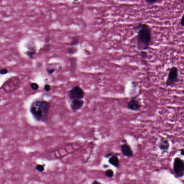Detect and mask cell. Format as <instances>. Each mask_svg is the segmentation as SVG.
Listing matches in <instances>:
<instances>
[{
	"instance_id": "obj_2",
	"label": "cell",
	"mask_w": 184,
	"mask_h": 184,
	"mask_svg": "<svg viewBox=\"0 0 184 184\" xmlns=\"http://www.w3.org/2000/svg\"><path fill=\"white\" fill-rule=\"evenodd\" d=\"M50 104L46 100H36L31 104L30 112L36 121L45 122L47 118Z\"/></svg>"
},
{
	"instance_id": "obj_14",
	"label": "cell",
	"mask_w": 184,
	"mask_h": 184,
	"mask_svg": "<svg viewBox=\"0 0 184 184\" xmlns=\"http://www.w3.org/2000/svg\"><path fill=\"white\" fill-rule=\"evenodd\" d=\"M36 170L40 172H42L44 171L45 170V168H44V166L42 165L41 164H37L36 166Z\"/></svg>"
},
{
	"instance_id": "obj_5",
	"label": "cell",
	"mask_w": 184,
	"mask_h": 184,
	"mask_svg": "<svg viewBox=\"0 0 184 184\" xmlns=\"http://www.w3.org/2000/svg\"><path fill=\"white\" fill-rule=\"evenodd\" d=\"M173 170L176 176L178 177H182L184 175V160L180 158L176 157L173 163Z\"/></svg>"
},
{
	"instance_id": "obj_25",
	"label": "cell",
	"mask_w": 184,
	"mask_h": 184,
	"mask_svg": "<svg viewBox=\"0 0 184 184\" xmlns=\"http://www.w3.org/2000/svg\"><path fill=\"white\" fill-rule=\"evenodd\" d=\"M180 153L181 155L184 156V149H182L180 150Z\"/></svg>"
},
{
	"instance_id": "obj_18",
	"label": "cell",
	"mask_w": 184,
	"mask_h": 184,
	"mask_svg": "<svg viewBox=\"0 0 184 184\" xmlns=\"http://www.w3.org/2000/svg\"><path fill=\"white\" fill-rule=\"evenodd\" d=\"M44 90L46 92H49L51 90V87L49 85L46 84L44 86Z\"/></svg>"
},
{
	"instance_id": "obj_21",
	"label": "cell",
	"mask_w": 184,
	"mask_h": 184,
	"mask_svg": "<svg viewBox=\"0 0 184 184\" xmlns=\"http://www.w3.org/2000/svg\"><path fill=\"white\" fill-rule=\"evenodd\" d=\"M184 15H183L180 21V24L182 27L184 26Z\"/></svg>"
},
{
	"instance_id": "obj_1",
	"label": "cell",
	"mask_w": 184,
	"mask_h": 184,
	"mask_svg": "<svg viewBox=\"0 0 184 184\" xmlns=\"http://www.w3.org/2000/svg\"><path fill=\"white\" fill-rule=\"evenodd\" d=\"M133 29L137 32L136 36V46L140 51H146L149 48L151 40V30L147 24L138 23Z\"/></svg>"
},
{
	"instance_id": "obj_22",
	"label": "cell",
	"mask_w": 184,
	"mask_h": 184,
	"mask_svg": "<svg viewBox=\"0 0 184 184\" xmlns=\"http://www.w3.org/2000/svg\"><path fill=\"white\" fill-rule=\"evenodd\" d=\"M78 43H79V42H78V41L77 40H76V41H73L72 42V44H71V45H72V46L76 45H77V44H78Z\"/></svg>"
},
{
	"instance_id": "obj_24",
	"label": "cell",
	"mask_w": 184,
	"mask_h": 184,
	"mask_svg": "<svg viewBox=\"0 0 184 184\" xmlns=\"http://www.w3.org/2000/svg\"><path fill=\"white\" fill-rule=\"evenodd\" d=\"M92 184H102L100 183L98 181H96V180H95L93 182H92Z\"/></svg>"
},
{
	"instance_id": "obj_19",
	"label": "cell",
	"mask_w": 184,
	"mask_h": 184,
	"mask_svg": "<svg viewBox=\"0 0 184 184\" xmlns=\"http://www.w3.org/2000/svg\"><path fill=\"white\" fill-rule=\"evenodd\" d=\"M8 72V70L7 69H2L0 71V74L1 75H5Z\"/></svg>"
},
{
	"instance_id": "obj_6",
	"label": "cell",
	"mask_w": 184,
	"mask_h": 184,
	"mask_svg": "<svg viewBox=\"0 0 184 184\" xmlns=\"http://www.w3.org/2000/svg\"><path fill=\"white\" fill-rule=\"evenodd\" d=\"M121 150L123 154L126 157H132L133 155V152L131 147L126 143L121 145Z\"/></svg>"
},
{
	"instance_id": "obj_3",
	"label": "cell",
	"mask_w": 184,
	"mask_h": 184,
	"mask_svg": "<svg viewBox=\"0 0 184 184\" xmlns=\"http://www.w3.org/2000/svg\"><path fill=\"white\" fill-rule=\"evenodd\" d=\"M179 80L178 68L176 66H172L169 72L168 78L165 82L166 86L174 87Z\"/></svg>"
},
{
	"instance_id": "obj_12",
	"label": "cell",
	"mask_w": 184,
	"mask_h": 184,
	"mask_svg": "<svg viewBox=\"0 0 184 184\" xmlns=\"http://www.w3.org/2000/svg\"><path fill=\"white\" fill-rule=\"evenodd\" d=\"M159 1L158 0H145V3L148 6H151L154 5L156 3H157Z\"/></svg>"
},
{
	"instance_id": "obj_20",
	"label": "cell",
	"mask_w": 184,
	"mask_h": 184,
	"mask_svg": "<svg viewBox=\"0 0 184 184\" xmlns=\"http://www.w3.org/2000/svg\"><path fill=\"white\" fill-rule=\"evenodd\" d=\"M47 72L49 74H52V73H54V72H55V70L53 69H51V68H48L47 69Z\"/></svg>"
},
{
	"instance_id": "obj_7",
	"label": "cell",
	"mask_w": 184,
	"mask_h": 184,
	"mask_svg": "<svg viewBox=\"0 0 184 184\" xmlns=\"http://www.w3.org/2000/svg\"><path fill=\"white\" fill-rule=\"evenodd\" d=\"M158 147L162 153L167 152L169 148L170 144L168 139L163 138L162 139L158 144Z\"/></svg>"
},
{
	"instance_id": "obj_8",
	"label": "cell",
	"mask_w": 184,
	"mask_h": 184,
	"mask_svg": "<svg viewBox=\"0 0 184 184\" xmlns=\"http://www.w3.org/2000/svg\"><path fill=\"white\" fill-rule=\"evenodd\" d=\"M83 104L84 101L83 100H73L70 104V108L73 111H78L82 108Z\"/></svg>"
},
{
	"instance_id": "obj_17",
	"label": "cell",
	"mask_w": 184,
	"mask_h": 184,
	"mask_svg": "<svg viewBox=\"0 0 184 184\" xmlns=\"http://www.w3.org/2000/svg\"><path fill=\"white\" fill-rule=\"evenodd\" d=\"M35 54V52L33 51H29L27 52L26 54L29 57H33Z\"/></svg>"
},
{
	"instance_id": "obj_23",
	"label": "cell",
	"mask_w": 184,
	"mask_h": 184,
	"mask_svg": "<svg viewBox=\"0 0 184 184\" xmlns=\"http://www.w3.org/2000/svg\"><path fill=\"white\" fill-rule=\"evenodd\" d=\"M113 154L112 153H109L108 154H106L105 155V157L106 158H108L109 157H111L113 155Z\"/></svg>"
},
{
	"instance_id": "obj_4",
	"label": "cell",
	"mask_w": 184,
	"mask_h": 184,
	"mask_svg": "<svg viewBox=\"0 0 184 184\" xmlns=\"http://www.w3.org/2000/svg\"><path fill=\"white\" fill-rule=\"evenodd\" d=\"M68 96L70 100L73 101L77 100H82L85 96L83 90L79 86L73 87L68 92Z\"/></svg>"
},
{
	"instance_id": "obj_13",
	"label": "cell",
	"mask_w": 184,
	"mask_h": 184,
	"mask_svg": "<svg viewBox=\"0 0 184 184\" xmlns=\"http://www.w3.org/2000/svg\"><path fill=\"white\" fill-rule=\"evenodd\" d=\"M140 55L141 58L143 59H146L148 58V52L145 51H141L140 52Z\"/></svg>"
},
{
	"instance_id": "obj_10",
	"label": "cell",
	"mask_w": 184,
	"mask_h": 184,
	"mask_svg": "<svg viewBox=\"0 0 184 184\" xmlns=\"http://www.w3.org/2000/svg\"><path fill=\"white\" fill-rule=\"evenodd\" d=\"M109 162L115 168H118L119 165V160L118 156L113 155L109 159Z\"/></svg>"
},
{
	"instance_id": "obj_9",
	"label": "cell",
	"mask_w": 184,
	"mask_h": 184,
	"mask_svg": "<svg viewBox=\"0 0 184 184\" xmlns=\"http://www.w3.org/2000/svg\"><path fill=\"white\" fill-rule=\"evenodd\" d=\"M127 107L128 109L133 111H138L141 108V105L137 100L132 99L128 103Z\"/></svg>"
},
{
	"instance_id": "obj_11",
	"label": "cell",
	"mask_w": 184,
	"mask_h": 184,
	"mask_svg": "<svg viewBox=\"0 0 184 184\" xmlns=\"http://www.w3.org/2000/svg\"><path fill=\"white\" fill-rule=\"evenodd\" d=\"M105 174L106 177L109 178H112L114 175V172L112 169H107L105 172Z\"/></svg>"
},
{
	"instance_id": "obj_15",
	"label": "cell",
	"mask_w": 184,
	"mask_h": 184,
	"mask_svg": "<svg viewBox=\"0 0 184 184\" xmlns=\"http://www.w3.org/2000/svg\"><path fill=\"white\" fill-rule=\"evenodd\" d=\"M77 52V49L75 47H69L68 49V52L70 54H73Z\"/></svg>"
},
{
	"instance_id": "obj_16",
	"label": "cell",
	"mask_w": 184,
	"mask_h": 184,
	"mask_svg": "<svg viewBox=\"0 0 184 184\" xmlns=\"http://www.w3.org/2000/svg\"><path fill=\"white\" fill-rule=\"evenodd\" d=\"M31 87L33 90H37L39 89V86L38 84L35 83H33L31 84Z\"/></svg>"
}]
</instances>
